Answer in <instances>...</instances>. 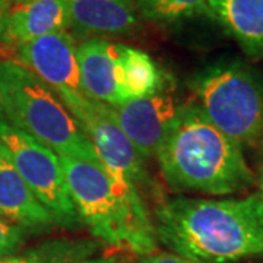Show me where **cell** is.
I'll return each instance as SVG.
<instances>
[{"label":"cell","instance_id":"obj_15","mask_svg":"<svg viewBox=\"0 0 263 263\" xmlns=\"http://www.w3.org/2000/svg\"><path fill=\"white\" fill-rule=\"evenodd\" d=\"M114 81L122 103L158 92L164 81L157 65L141 50L114 44Z\"/></svg>","mask_w":263,"mask_h":263},{"label":"cell","instance_id":"obj_7","mask_svg":"<svg viewBox=\"0 0 263 263\" xmlns=\"http://www.w3.org/2000/svg\"><path fill=\"white\" fill-rule=\"evenodd\" d=\"M0 142L27 183L32 195L53 216L54 224L75 227L81 222L66 184L65 173L56 152L25 132L16 129L0 113Z\"/></svg>","mask_w":263,"mask_h":263},{"label":"cell","instance_id":"obj_1","mask_svg":"<svg viewBox=\"0 0 263 263\" xmlns=\"http://www.w3.org/2000/svg\"><path fill=\"white\" fill-rule=\"evenodd\" d=\"M157 240L199 263H233L263 254V200L179 196L155 209Z\"/></svg>","mask_w":263,"mask_h":263},{"label":"cell","instance_id":"obj_6","mask_svg":"<svg viewBox=\"0 0 263 263\" xmlns=\"http://www.w3.org/2000/svg\"><path fill=\"white\" fill-rule=\"evenodd\" d=\"M57 97L91 141L101 165L117 187L133 203L146 206L142 192L148 190L149 177L143 160L116 122L113 107L78 92H63Z\"/></svg>","mask_w":263,"mask_h":263},{"label":"cell","instance_id":"obj_19","mask_svg":"<svg viewBox=\"0 0 263 263\" xmlns=\"http://www.w3.org/2000/svg\"><path fill=\"white\" fill-rule=\"evenodd\" d=\"M139 263H199L195 260L186 259L180 254L173 252H162V253H151L143 256Z\"/></svg>","mask_w":263,"mask_h":263},{"label":"cell","instance_id":"obj_3","mask_svg":"<svg viewBox=\"0 0 263 263\" xmlns=\"http://www.w3.org/2000/svg\"><path fill=\"white\" fill-rule=\"evenodd\" d=\"M59 158L76 212L91 234L132 253H154L158 240L146 206L133 203L101 164Z\"/></svg>","mask_w":263,"mask_h":263},{"label":"cell","instance_id":"obj_9","mask_svg":"<svg viewBox=\"0 0 263 263\" xmlns=\"http://www.w3.org/2000/svg\"><path fill=\"white\" fill-rule=\"evenodd\" d=\"M15 53L18 63L37 75L57 95L82 94L75 40L67 31L32 40L16 48Z\"/></svg>","mask_w":263,"mask_h":263},{"label":"cell","instance_id":"obj_14","mask_svg":"<svg viewBox=\"0 0 263 263\" xmlns=\"http://www.w3.org/2000/svg\"><path fill=\"white\" fill-rule=\"evenodd\" d=\"M209 16L247 56L263 59V0H209Z\"/></svg>","mask_w":263,"mask_h":263},{"label":"cell","instance_id":"obj_16","mask_svg":"<svg viewBox=\"0 0 263 263\" xmlns=\"http://www.w3.org/2000/svg\"><path fill=\"white\" fill-rule=\"evenodd\" d=\"M98 247V240L53 238L22 253L0 257V263H72L92 257Z\"/></svg>","mask_w":263,"mask_h":263},{"label":"cell","instance_id":"obj_8","mask_svg":"<svg viewBox=\"0 0 263 263\" xmlns=\"http://www.w3.org/2000/svg\"><path fill=\"white\" fill-rule=\"evenodd\" d=\"M183 105L179 95L162 86L155 94L129 100L113 107V110L116 122L139 157L142 160H149L157 155Z\"/></svg>","mask_w":263,"mask_h":263},{"label":"cell","instance_id":"obj_23","mask_svg":"<svg viewBox=\"0 0 263 263\" xmlns=\"http://www.w3.org/2000/svg\"><path fill=\"white\" fill-rule=\"evenodd\" d=\"M10 6H16V5H22V3H27L29 0H6Z\"/></svg>","mask_w":263,"mask_h":263},{"label":"cell","instance_id":"obj_2","mask_svg":"<svg viewBox=\"0 0 263 263\" xmlns=\"http://www.w3.org/2000/svg\"><path fill=\"white\" fill-rule=\"evenodd\" d=\"M173 190L230 196L253 186L243 149L216 129L196 103L184 104L157 152Z\"/></svg>","mask_w":263,"mask_h":263},{"label":"cell","instance_id":"obj_5","mask_svg":"<svg viewBox=\"0 0 263 263\" xmlns=\"http://www.w3.org/2000/svg\"><path fill=\"white\" fill-rule=\"evenodd\" d=\"M196 105L241 149L263 146V79L243 62H218L192 81Z\"/></svg>","mask_w":263,"mask_h":263},{"label":"cell","instance_id":"obj_4","mask_svg":"<svg viewBox=\"0 0 263 263\" xmlns=\"http://www.w3.org/2000/svg\"><path fill=\"white\" fill-rule=\"evenodd\" d=\"M0 113L59 157L101 164L91 141L56 92L15 60H0Z\"/></svg>","mask_w":263,"mask_h":263},{"label":"cell","instance_id":"obj_22","mask_svg":"<svg viewBox=\"0 0 263 263\" xmlns=\"http://www.w3.org/2000/svg\"><path fill=\"white\" fill-rule=\"evenodd\" d=\"M259 189H260L259 195H260V197H262L263 200V167L260 168V171H259Z\"/></svg>","mask_w":263,"mask_h":263},{"label":"cell","instance_id":"obj_13","mask_svg":"<svg viewBox=\"0 0 263 263\" xmlns=\"http://www.w3.org/2000/svg\"><path fill=\"white\" fill-rule=\"evenodd\" d=\"M76 59L85 97L111 107L123 104L114 81V44L89 38L76 47Z\"/></svg>","mask_w":263,"mask_h":263},{"label":"cell","instance_id":"obj_12","mask_svg":"<svg viewBox=\"0 0 263 263\" xmlns=\"http://www.w3.org/2000/svg\"><path fill=\"white\" fill-rule=\"evenodd\" d=\"M72 25L88 35H126L139 25L133 0H69Z\"/></svg>","mask_w":263,"mask_h":263},{"label":"cell","instance_id":"obj_10","mask_svg":"<svg viewBox=\"0 0 263 263\" xmlns=\"http://www.w3.org/2000/svg\"><path fill=\"white\" fill-rule=\"evenodd\" d=\"M70 25L69 0H29L10 6L2 41L10 53L32 40L66 31Z\"/></svg>","mask_w":263,"mask_h":263},{"label":"cell","instance_id":"obj_21","mask_svg":"<svg viewBox=\"0 0 263 263\" xmlns=\"http://www.w3.org/2000/svg\"><path fill=\"white\" fill-rule=\"evenodd\" d=\"M72 263H123L120 257L117 256H98V257H88V259H84V260H78V262Z\"/></svg>","mask_w":263,"mask_h":263},{"label":"cell","instance_id":"obj_18","mask_svg":"<svg viewBox=\"0 0 263 263\" xmlns=\"http://www.w3.org/2000/svg\"><path fill=\"white\" fill-rule=\"evenodd\" d=\"M25 240V230L0 216V257L18 253Z\"/></svg>","mask_w":263,"mask_h":263},{"label":"cell","instance_id":"obj_20","mask_svg":"<svg viewBox=\"0 0 263 263\" xmlns=\"http://www.w3.org/2000/svg\"><path fill=\"white\" fill-rule=\"evenodd\" d=\"M9 9V3L6 0H0V57L9 56V51L6 50V47L3 46V41H2V35H3V29H5V24H6V18H8Z\"/></svg>","mask_w":263,"mask_h":263},{"label":"cell","instance_id":"obj_17","mask_svg":"<svg viewBox=\"0 0 263 263\" xmlns=\"http://www.w3.org/2000/svg\"><path fill=\"white\" fill-rule=\"evenodd\" d=\"M138 13L152 22L171 24L200 15L209 16V0H133Z\"/></svg>","mask_w":263,"mask_h":263},{"label":"cell","instance_id":"obj_11","mask_svg":"<svg viewBox=\"0 0 263 263\" xmlns=\"http://www.w3.org/2000/svg\"><path fill=\"white\" fill-rule=\"evenodd\" d=\"M0 216L27 230H46L54 219L21 177L9 152L0 142Z\"/></svg>","mask_w":263,"mask_h":263}]
</instances>
